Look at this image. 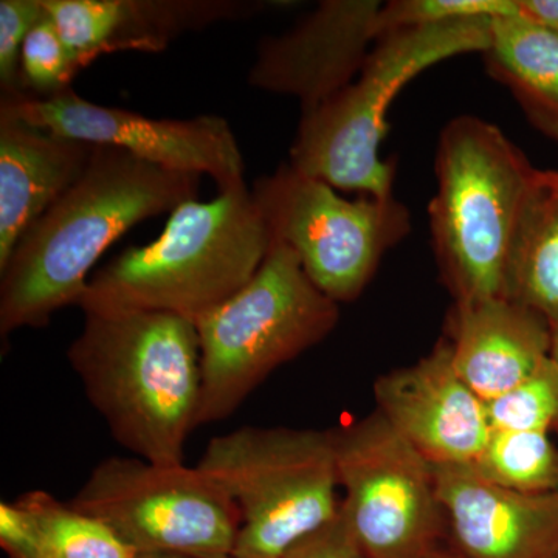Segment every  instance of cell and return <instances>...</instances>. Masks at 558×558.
Masks as SVG:
<instances>
[{
	"instance_id": "obj_1",
	"label": "cell",
	"mask_w": 558,
	"mask_h": 558,
	"mask_svg": "<svg viewBox=\"0 0 558 558\" xmlns=\"http://www.w3.org/2000/svg\"><path fill=\"white\" fill-rule=\"evenodd\" d=\"M201 178L95 145L78 182L33 223L0 269L2 337L46 328L54 312L78 306L109 245L143 220L197 201Z\"/></svg>"
},
{
	"instance_id": "obj_2",
	"label": "cell",
	"mask_w": 558,
	"mask_h": 558,
	"mask_svg": "<svg viewBox=\"0 0 558 558\" xmlns=\"http://www.w3.org/2000/svg\"><path fill=\"white\" fill-rule=\"evenodd\" d=\"M68 360L121 447L154 464H183L202 396L193 322L167 312L86 315Z\"/></svg>"
},
{
	"instance_id": "obj_3",
	"label": "cell",
	"mask_w": 558,
	"mask_h": 558,
	"mask_svg": "<svg viewBox=\"0 0 558 558\" xmlns=\"http://www.w3.org/2000/svg\"><path fill=\"white\" fill-rule=\"evenodd\" d=\"M271 231L247 185L170 215L159 240L128 248L90 278L84 315L167 312L199 322L255 277Z\"/></svg>"
},
{
	"instance_id": "obj_4",
	"label": "cell",
	"mask_w": 558,
	"mask_h": 558,
	"mask_svg": "<svg viewBox=\"0 0 558 558\" xmlns=\"http://www.w3.org/2000/svg\"><path fill=\"white\" fill-rule=\"evenodd\" d=\"M492 21L446 22L381 36L357 78L303 113L290 167L336 190L392 197L396 167L380 157L392 101L433 65L459 54L484 53L490 46Z\"/></svg>"
},
{
	"instance_id": "obj_5",
	"label": "cell",
	"mask_w": 558,
	"mask_h": 558,
	"mask_svg": "<svg viewBox=\"0 0 558 558\" xmlns=\"http://www.w3.org/2000/svg\"><path fill=\"white\" fill-rule=\"evenodd\" d=\"M435 168L429 233L454 303L505 296L510 247L537 168L498 126L472 116L440 132Z\"/></svg>"
},
{
	"instance_id": "obj_6",
	"label": "cell",
	"mask_w": 558,
	"mask_h": 558,
	"mask_svg": "<svg viewBox=\"0 0 558 558\" xmlns=\"http://www.w3.org/2000/svg\"><path fill=\"white\" fill-rule=\"evenodd\" d=\"M339 318V304L311 281L296 253L274 238L255 277L196 322L197 427L230 417L275 369L325 340Z\"/></svg>"
},
{
	"instance_id": "obj_7",
	"label": "cell",
	"mask_w": 558,
	"mask_h": 558,
	"mask_svg": "<svg viewBox=\"0 0 558 558\" xmlns=\"http://www.w3.org/2000/svg\"><path fill=\"white\" fill-rule=\"evenodd\" d=\"M197 468L240 509L233 558H284L340 512L330 432L241 427L209 440Z\"/></svg>"
},
{
	"instance_id": "obj_8",
	"label": "cell",
	"mask_w": 558,
	"mask_h": 558,
	"mask_svg": "<svg viewBox=\"0 0 558 558\" xmlns=\"http://www.w3.org/2000/svg\"><path fill=\"white\" fill-rule=\"evenodd\" d=\"M252 193L271 236L296 253L311 281L337 304L357 300L411 230L409 208L395 196L348 201L289 163L256 180Z\"/></svg>"
},
{
	"instance_id": "obj_9",
	"label": "cell",
	"mask_w": 558,
	"mask_h": 558,
	"mask_svg": "<svg viewBox=\"0 0 558 558\" xmlns=\"http://www.w3.org/2000/svg\"><path fill=\"white\" fill-rule=\"evenodd\" d=\"M145 554L231 557L241 513L199 468L112 457L97 465L70 501Z\"/></svg>"
},
{
	"instance_id": "obj_10",
	"label": "cell",
	"mask_w": 558,
	"mask_h": 558,
	"mask_svg": "<svg viewBox=\"0 0 558 558\" xmlns=\"http://www.w3.org/2000/svg\"><path fill=\"white\" fill-rule=\"evenodd\" d=\"M344 498L340 519L369 558H429L447 526L435 465L379 411L330 432Z\"/></svg>"
},
{
	"instance_id": "obj_11",
	"label": "cell",
	"mask_w": 558,
	"mask_h": 558,
	"mask_svg": "<svg viewBox=\"0 0 558 558\" xmlns=\"http://www.w3.org/2000/svg\"><path fill=\"white\" fill-rule=\"evenodd\" d=\"M0 113L62 137L113 146L168 170L207 174L219 193L244 185V156L229 121L218 116L189 120L149 119L97 105L70 89L54 97L0 101Z\"/></svg>"
},
{
	"instance_id": "obj_12",
	"label": "cell",
	"mask_w": 558,
	"mask_h": 558,
	"mask_svg": "<svg viewBox=\"0 0 558 558\" xmlns=\"http://www.w3.org/2000/svg\"><path fill=\"white\" fill-rule=\"evenodd\" d=\"M379 0H325L284 35L267 38L248 73L250 86L317 109L349 86L381 38Z\"/></svg>"
},
{
	"instance_id": "obj_13",
	"label": "cell",
	"mask_w": 558,
	"mask_h": 558,
	"mask_svg": "<svg viewBox=\"0 0 558 558\" xmlns=\"http://www.w3.org/2000/svg\"><path fill=\"white\" fill-rule=\"evenodd\" d=\"M379 413L429 464L470 468L492 435L487 403L459 377L449 340L374 387Z\"/></svg>"
},
{
	"instance_id": "obj_14",
	"label": "cell",
	"mask_w": 558,
	"mask_h": 558,
	"mask_svg": "<svg viewBox=\"0 0 558 558\" xmlns=\"http://www.w3.org/2000/svg\"><path fill=\"white\" fill-rule=\"evenodd\" d=\"M244 0H44L65 46L86 69L116 51H161L182 33L266 10Z\"/></svg>"
},
{
	"instance_id": "obj_15",
	"label": "cell",
	"mask_w": 558,
	"mask_h": 558,
	"mask_svg": "<svg viewBox=\"0 0 558 558\" xmlns=\"http://www.w3.org/2000/svg\"><path fill=\"white\" fill-rule=\"evenodd\" d=\"M454 549L465 558H558V492L520 494L470 468L435 465Z\"/></svg>"
},
{
	"instance_id": "obj_16",
	"label": "cell",
	"mask_w": 558,
	"mask_h": 558,
	"mask_svg": "<svg viewBox=\"0 0 558 558\" xmlns=\"http://www.w3.org/2000/svg\"><path fill=\"white\" fill-rule=\"evenodd\" d=\"M454 369L484 402L506 395L550 357L549 323L506 296L454 303L449 318Z\"/></svg>"
},
{
	"instance_id": "obj_17",
	"label": "cell",
	"mask_w": 558,
	"mask_h": 558,
	"mask_svg": "<svg viewBox=\"0 0 558 558\" xmlns=\"http://www.w3.org/2000/svg\"><path fill=\"white\" fill-rule=\"evenodd\" d=\"M94 149L0 113V269L33 223L78 182Z\"/></svg>"
},
{
	"instance_id": "obj_18",
	"label": "cell",
	"mask_w": 558,
	"mask_h": 558,
	"mask_svg": "<svg viewBox=\"0 0 558 558\" xmlns=\"http://www.w3.org/2000/svg\"><path fill=\"white\" fill-rule=\"evenodd\" d=\"M488 73L505 84L529 121L558 142V36L523 14L492 21Z\"/></svg>"
},
{
	"instance_id": "obj_19",
	"label": "cell",
	"mask_w": 558,
	"mask_h": 558,
	"mask_svg": "<svg viewBox=\"0 0 558 558\" xmlns=\"http://www.w3.org/2000/svg\"><path fill=\"white\" fill-rule=\"evenodd\" d=\"M506 299L558 326V171L538 170L521 211L508 270Z\"/></svg>"
},
{
	"instance_id": "obj_20",
	"label": "cell",
	"mask_w": 558,
	"mask_h": 558,
	"mask_svg": "<svg viewBox=\"0 0 558 558\" xmlns=\"http://www.w3.org/2000/svg\"><path fill=\"white\" fill-rule=\"evenodd\" d=\"M49 558H137L138 553L101 520L43 490L16 499Z\"/></svg>"
},
{
	"instance_id": "obj_21",
	"label": "cell",
	"mask_w": 558,
	"mask_h": 558,
	"mask_svg": "<svg viewBox=\"0 0 558 558\" xmlns=\"http://www.w3.org/2000/svg\"><path fill=\"white\" fill-rule=\"evenodd\" d=\"M470 469L487 483L520 494L558 492V447L549 433L492 429Z\"/></svg>"
},
{
	"instance_id": "obj_22",
	"label": "cell",
	"mask_w": 558,
	"mask_h": 558,
	"mask_svg": "<svg viewBox=\"0 0 558 558\" xmlns=\"http://www.w3.org/2000/svg\"><path fill=\"white\" fill-rule=\"evenodd\" d=\"M492 429L558 433V365L553 359L506 395L487 402Z\"/></svg>"
},
{
	"instance_id": "obj_23",
	"label": "cell",
	"mask_w": 558,
	"mask_h": 558,
	"mask_svg": "<svg viewBox=\"0 0 558 558\" xmlns=\"http://www.w3.org/2000/svg\"><path fill=\"white\" fill-rule=\"evenodd\" d=\"M81 70L46 10V16L28 33L22 47L21 78L25 97L39 100L54 97L72 87L70 84Z\"/></svg>"
},
{
	"instance_id": "obj_24",
	"label": "cell",
	"mask_w": 558,
	"mask_h": 558,
	"mask_svg": "<svg viewBox=\"0 0 558 558\" xmlns=\"http://www.w3.org/2000/svg\"><path fill=\"white\" fill-rule=\"evenodd\" d=\"M520 13L519 0H392L380 13L381 36L446 22L497 20Z\"/></svg>"
},
{
	"instance_id": "obj_25",
	"label": "cell",
	"mask_w": 558,
	"mask_h": 558,
	"mask_svg": "<svg viewBox=\"0 0 558 558\" xmlns=\"http://www.w3.org/2000/svg\"><path fill=\"white\" fill-rule=\"evenodd\" d=\"M46 16L43 0H0V90L2 100L25 97L21 53L28 33Z\"/></svg>"
},
{
	"instance_id": "obj_26",
	"label": "cell",
	"mask_w": 558,
	"mask_h": 558,
	"mask_svg": "<svg viewBox=\"0 0 558 558\" xmlns=\"http://www.w3.org/2000/svg\"><path fill=\"white\" fill-rule=\"evenodd\" d=\"M284 558H369L359 548L343 521L337 515L310 537L301 539Z\"/></svg>"
},
{
	"instance_id": "obj_27",
	"label": "cell",
	"mask_w": 558,
	"mask_h": 558,
	"mask_svg": "<svg viewBox=\"0 0 558 558\" xmlns=\"http://www.w3.org/2000/svg\"><path fill=\"white\" fill-rule=\"evenodd\" d=\"M520 13L558 36V0H519Z\"/></svg>"
},
{
	"instance_id": "obj_28",
	"label": "cell",
	"mask_w": 558,
	"mask_h": 558,
	"mask_svg": "<svg viewBox=\"0 0 558 558\" xmlns=\"http://www.w3.org/2000/svg\"><path fill=\"white\" fill-rule=\"evenodd\" d=\"M137 558H233V557H197V556H182V554H145L138 553Z\"/></svg>"
},
{
	"instance_id": "obj_29",
	"label": "cell",
	"mask_w": 558,
	"mask_h": 558,
	"mask_svg": "<svg viewBox=\"0 0 558 558\" xmlns=\"http://www.w3.org/2000/svg\"><path fill=\"white\" fill-rule=\"evenodd\" d=\"M550 332H553V341H550V359H553L558 365V326L550 329Z\"/></svg>"
},
{
	"instance_id": "obj_30",
	"label": "cell",
	"mask_w": 558,
	"mask_h": 558,
	"mask_svg": "<svg viewBox=\"0 0 558 558\" xmlns=\"http://www.w3.org/2000/svg\"><path fill=\"white\" fill-rule=\"evenodd\" d=\"M429 558H465V557L462 556V554H459L457 549L447 550V549L440 548V549L436 550V553L433 554V556Z\"/></svg>"
},
{
	"instance_id": "obj_31",
	"label": "cell",
	"mask_w": 558,
	"mask_h": 558,
	"mask_svg": "<svg viewBox=\"0 0 558 558\" xmlns=\"http://www.w3.org/2000/svg\"><path fill=\"white\" fill-rule=\"evenodd\" d=\"M24 558H49L46 556V554L43 553V548L39 550H36V553H33L32 556L24 557Z\"/></svg>"
}]
</instances>
